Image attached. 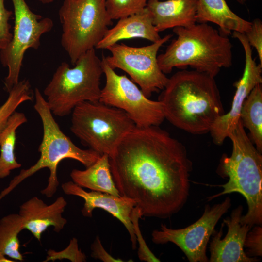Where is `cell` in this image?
I'll return each instance as SVG.
<instances>
[{"mask_svg":"<svg viewBox=\"0 0 262 262\" xmlns=\"http://www.w3.org/2000/svg\"><path fill=\"white\" fill-rule=\"evenodd\" d=\"M109 161L120 195L134 200L143 216L167 218L186 204L192 163L184 145L158 126L134 127Z\"/></svg>","mask_w":262,"mask_h":262,"instance_id":"1","label":"cell"},{"mask_svg":"<svg viewBox=\"0 0 262 262\" xmlns=\"http://www.w3.org/2000/svg\"><path fill=\"white\" fill-rule=\"evenodd\" d=\"M158 100L165 118L193 134L210 132L225 114L214 77L196 70L178 71L168 78Z\"/></svg>","mask_w":262,"mask_h":262,"instance_id":"2","label":"cell"},{"mask_svg":"<svg viewBox=\"0 0 262 262\" xmlns=\"http://www.w3.org/2000/svg\"><path fill=\"white\" fill-rule=\"evenodd\" d=\"M177 38L157 56L162 72L190 66L215 77L222 68L232 64V45L228 36L207 23L173 28Z\"/></svg>","mask_w":262,"mask_h":262,"instance_id":"3","label":"cell"},{"mask_svg":"<svg viewBox=\"0 0 262 262\" xmlns=\"http://www.w3.org/2000/svg\"><path fill=\"white\" fill-rule=\"evenodd\" d=\"M232 143L231 154L221 159L218 173L228 178L219 185L223 191L207 198L209 201L224 195L237 192L246 199L247 211L243 223L253 227L262 224V156L246 134L240 119L229 135Z\"/></svg>","mask_w":262,"mask_h":262,"instance_id":"4","label":"cell"},{"mask_svg":"<svg viewBox=\"0 0 262 262\" xmlns=\"http://www.w3.org/2000/svg\"><path fill=\"white\" fill-rule=\"evenodd\" d=\"M34 108L39 115L43 126V138L39 146L40 156L35 164L29 168L22 169L10 182L9 185L0 193V200L24 180L44 168L49 170L50 174L46 187L40 192L51 197L56 192L59 182L57 167L65 159L77 160L86 168L93 164L101 156L90 149H82L76 146L60 129L55 120L47 102L38 88L34 90Z\"/></svg>","mask_w":262,"mask_h":262,"instance_id":"5","label":"cell"},{"mask_svg":"<svg viewBox=\"0 0 262 262\" xmlns=\"http://www.w3.org/2000/svg\"><path fill=\"white\" fill-rule=\"evenodd\" d=\"M74 66L62 62L43 91L51 113L59 117L69 115L81 103L99 100L103 72L95 48L82 54Z\"/></svg>","mask_w":262,"mask_h":262,"instance_id":"6","label":"cell"},{"mask_svg":"<svg viewBox=\"0 0 262 262\" xmlns=\"http://www.w3.org/2000/svg\"><path fill=\"white\" fill-rule=\"evenodd\" d=\"M71 131L89 149L110 157L136 125L123 111L99 101H84L73 110Z\"/></svg>","mask_w":262,"mask_h":262,"instance_id":"7","label":"cell"},{"mask_svg":"<svg viewBox=\"0 0 262 262\" xmlns=\"http://www.w3.org/2000/svg\"><path fill=\"white\" fill-rule=\"evenodd\" d=\"M58 14L61 44L73 66L82 54L95 48L112 20L106 0H64Z\"/></svg>","mask_w":262,"mask_h":262,"instance_id":"8","label":"cell"},{"mask_svg":"<svg viewBox=\"0 0 262 262\" xmlns=\"http://www.w3.org/2000/svg\"><path fill=\"white\" fill-rule=\"evenodd\" d=\"M101 60L106 82L99 101L123 111L136 127L160 125L165 119L161 102L149 99L132 80L117 74L104 56Z\"/></svg>","mask_w":262,"mask_h":262,"instance_id":"9","label":"cell"},{"mask_svg":"<svg viewBox=\"0 0 262 262\" xmlns=\"http://www.w3.org/2000/svg\"><path fill=\"white\" fill-rule=\"evenodd\" d=\"M14 11L12 38L0 50V60L8 72L4 80V90L9 92L19 82L24 54L29 49H37L42 35L50 31L53 22L33 12L25 0H11Z\"/></svg>","mask_w":262,"mask_h":262,"instance_id":"10","label":"cell"},{"mask_svg":"<svg viewBox=\"0 0 262 262\" xmlns=\"http://www.w3.org/2000/svg\"><path fill=\"white\" fill-rule=\"evenodd\" d=\"M172 36L167 34L151 44L139 47L116 43L107 49L111 55L105 56L106 61L113 69L127 73L149 98L153 93L163 90L168 82V78L159 66L157 54Z\"/></svg>","mask_w":262,"mask_h":262,"instance_id":"11","label":"cell"},{"mask_svg":"<svg viewBox=\"0 0 262 262\" xmlns=\"http://www.w3.org/2000/svg\"><path fill=\"white\" fill-rule=\"evenodd\" d=\"M231 205L227 197L223 201L206 205L201 216L195 222L182 229H172L162 224L160 229L152 231V241L156 244L171 242L184 253L190 262H207V246L215 227Z\"/></svg>","mask_w":262,"mask_h":262,"instance_id":"12","label":"cell"},{"mask_svg":"<svg viewBox=\"0 0 262 262\" xmlns=\"http://www.w3.org/2000/svg\"><path fill=\"white\" fill-rule=\"evenodd\" d=\"M232 37L237 39L243 48L245 63L241 78L234 84L236 88L230 110L218 118L210 132L214 142L222 144L236 128L239 120L243 103L251 90L262 84V66L257 64L252 56L251 46L244 33L233 32Z\"/></svg>","mask_w":262,"mask_h":262,"instance_id":"13","label":"cell"},{"mask_svg":"<svg viewBox=\"0 0 262 262\" xmlns=\"http://www.w3.org/2000/svg\"><path fill=\"white\" fill-rule=\"evenodd\" d=\"M243 207L239 205L231 212L230 216L223 219L228 231L223 235L222 224L218 232L214 231L210 244V262H255L257 258L248 257L246 253L244 243L248 232L252 228L242 223Z\"/></svg>","mask_w":262,"mask_h":262,"instance_id":"14","label":"cell"},{"mask_svg":"<svg viewBox=\"0 0 262 262\" xmlns=\"http://www.w3.org/2000/svg\"><path fill=\"white\" fill-rule=\"evenodd\" d=\"M63 192L67 195L78 196L82 198L84 203L82 209L83 216L92 217L96 208L104 210L118 219L125 226L130 236L133 249L137 246V240L131 221L130 216L136 202L123 196H116L106 193L91 191L87 192L73 181L62 184Z\"/></svg>","mask_w":262,"mask_h":262,"instance_id":"15","label":"cell"},{"mask_svg":"<svg viewBox=\"0 0 262 262\" xmlns=\"http://www.w3.org/2000/svg\"><path fill=\"white\" fill-rule=\"evenodd\" d=\"M66 205L62 196L49 205L37 196L32 197L19 207L18 214L22 220L23 229L29 231L39 242L49 227H53L56 232H60L67 222L62 216Z\"/></svg>","mask_w":262,"mask_h":262,"instance_id":"16","label":"cell"},{"mask_svg":"<svg viewBox=\"0 0 262 262\" xmlns=\"http://www.w3.org/2000/svg\"><path fill=\"white\" fill-rule=\"evenodd\" d=\"M159 33L146 7L138 13L119 19L114 26L107 30L95 49H107L120 41L131 38H142L153 43L161 39Z\"/></svg>","mask_w":262,"mask_h":262,"instance_id":"17","label":"cell"},{"mask_svg":"<svg viewBox=\"0 0 262 262\" xmlns=\"http://www.w3.org/2000/svg\"><path fill=\"white\" fill-rule=\"evenodd\" d=\"M197 0H148L153 24L159 32L192 26L196 22Z\"/></svg>","mask_w":262,"mask_h":262,"instance_id":"18","label":"cell"},{"mask_svg":"<svg viewBox=\"0 0 262 262\" xmlns=\"http://www.w3.org/2000/svg\"><path fill=\"white\" fill-rule=\"evenodd\" d=\"M196 19L198 23L216 24L227 36L234 31L245 33L251 26V22L234 13L225 0H197Z\"/></svg>","mask_w":262,"mask_h":262,"instance_id":"19","label":"cell"},{"mask_svg":"<svg viewBox=\"0 0 262 262\" xmlns=\"http://www.w3.org/2000/svg\"><path fill=\"white\" fill-rule=\"evenodd\" d=\"M70 176L72 181L82 188L120 196L111 172L109 157L106 154L101 155L85 170L73 169Z\"/></svg>","mask_w":262,"mask_h":262,"instance_id":"20","label":"cell"},{"mask_svg":"<svg viewBox=\"0 0 262 262\" xmlns=\"http://www.w3.org/2000/svg\"><path fill=\"white\" fill-rule=\"evenodd\" d=\"M27 122L25 115L16 111L9 118L0 134V179L8 177L12 171L21 166L15 153L16 131Z\"/></svg>","mask_w":262,"mask_h":262,"instance_id":"21","label":"cell"},{"mask_svg":"<svg viewBox=\"0 0 262 262\" xmlns=\"http://www.w3.org/2000/svg\"><path fill=\"white\" fill-rule=\"evenodd\" d=\"M257 85L245 100L240 112L243 125L250 131L257 149L262 152V88Z\"/></svg>","mask_w":262,"mask_h":262,"instance_id":"22","label":"cell"},{"mask_svg":"<svg viewBox=\"0 0 262 262\" xmlns=\"http://www.w3.org/2000/svg\"><path fill=\"white\" fill-rule=\"evenodd\" d=\"M22 230V220L18 213L9 214L0 220V252L16 261H23L18 238Z\"/></svg>","mask_w":262,"mask_h":262,"instance_id":"23","label":"cell"},{"mask_svg":"<svg viewBox=\"0 0 262 262\" xmlns=\"http://www.w3.org/2000/svg\"><path fill=\"white\" fill-rule=\"evenodd\" d=\"M33 99V94L29 80L19 81L9 92L5 102L0 107V134L11 115L23 103Z\"/></svg>","mask_w":262,"mask_h":262,"instance_id":"24","label":"cell"},{"mask_svg":"<svg viewBox=\"0 0 262 262\" xmlns=\"http://www.w3.org/2000/svg\"><path fill=\"white\" fill-rule=\"evenodd\" d=\"M148 0H106V6L112 20L119 19L147 7Z\"/></svg>","mask_w":262,"mask_h":262,"instance_id":"25","label":"cell"},{"mask_svg":"<svg viewBox=\"0 0 262 262\" xmlns=\"http://www.w3.org/2000/svg\"><path fill=\"white\" fill-rule=\"evenodd\" d=\"M142 213L140 209L135 206L132 210L130 219L132 224L136 240L139 244L138 256L140 260L147 262H160L149 248L142 237L139 226V220L142 218Z\"/></svg>","mask_w":262,"mask_h":262,"instance_id":"26","label":"cell"},{"mask_svg":"<svg viewBox=\"0 0 262 262\" xmlns=\"http://www.w3.org/2000/svg\"><path fill=\"white\" fill-rule=\"evenodd\" d=\"M248 232L244 243L246 254L250 257L262 256V227L255 225Z\"/></svg>","mask_w":262,"mask_h":262,"instance_id":"27","label":"cell"},{"mask_svg":"<svg viewBox=\"0 0 262 262\" xmlns=\"http://www.w3.org/2000/svg\"><path fill=\"white\" fill-rule=\"evenodd\" d=\"M4 1L0 0V50L7 46L13 36L10 32L11 25L9 23L13 13L6 9Z\"/></svg>","mask_w":262,"mask_h":262,"instance_id":"28","label":"cell"},{"mask_svg":"<svg viewBox=\"0 0 262 262\" xmlns=\"http://www.w3.org/2000/svg\"><path fill=\"white\" fill-rule=\"evenodd\" d=\"M250 44L257 51L260 65L262 66V22L259 19H255L251 22V26L248 31L244 33Z\"/></svg>","mask_w":262,"mask_h":262,"instance_id":"29","label":"cell"},{"mask_svg":"<svg viewBox=\"0 0 262 262\" xmlns=\"http://www.w3.org/2000/svg\"><path fill=\"white\" fill-rule=\"evenodd\" d=\"M91 256L104 262H123L122 259L115 258L109 254L103 247L99 237L97 236L91 246Z\"/></svg>","mask_w":262,"mask_h":262,"instance_id":"30","label":"cell"},{"mask_svg":"<svg viewBox=\"0 0 262 262\" xmlns=\"http://www.w3.org/2000/svg\"><path fill=\"white\" fill-rule=\"evenodd\" d=\"M16 262L14 260H11L7 258V256H5L3 254L0 252V262Z\"/></svg>","mask_w":262,"mask_h":262,"instance_id":"31","label":"cell"},{"mask_svg":"<svg viewBox=\"0 0 262 262\" xmlns=\"http://www.w3.org/2000/svg\"><path fill=\"white\" fill-rule=\"evenodd\" d=\"M43 4H49L53 2L54 0H37Z\"/></svg>","mask_w":262,"mask_h":262,"instance_id":"32","label":"cell"},{"mask_svg":"<svg viewBox=\"0 0 262 262\" xmlns=\"http://www.w3.org/2000/svg\"><path fill=\"white\" fill-rule=\"evenodd\" d=\"M237 1L240 3H243L246 0H237Z\"/></svg>","mask_w":262,"mask_h":262,"instance_id":"33","label":"cell"}]
</instances>
